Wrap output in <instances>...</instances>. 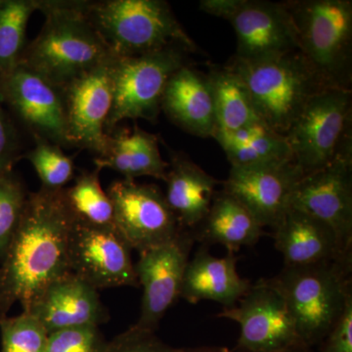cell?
Listing matches in <instances>:
<instances>
[{
    "label": "cell",
    "instance_id": "6da1fadb",
    "mask_svg": "<svg viewBox=\"0 0 352 352\" xmlns=\"http://www.w3.org/2000/svg\"><path fill=\"white\" fill-rule=\"evenodd\" d=\"M73 226L62 190L29 194L19 228L0 263V318L15 302L25 311L46 287L72 273L68 245Z\"/></svg>",
    "mask_w": 352,
    "mask_h": 352
},
{
    "label": "cell",
    "instance_id": "7a4b0ae2",
    "mask_svg": "<svg viewBox=\"0 0 352 352\" xmlns=\"http://www.w3.org/2000/svg\"><path fill=\"white\" fill-rule=\"evenodd\" d=\"M45 21L28 43L20 65L64 89L78 76L100 66L113 55L82 12L80 1L38 0Z\"/></svg>",
    "mask_w": 352,
    "mask_h": 352
},
{
    "label": "cell",
    "instance_id": "3957f363",
    "mask_svg": "<svg viewBox=\"0 0 352 352\" xmlns=\"http://www.w3.org/2000/svg\"><path fill=\"white\" fill-rule=\"evenodd\" d=\"M352 254L333 261L285 266L267 280L283 296L303 346L320 344L352 302Z\"/></svg>",
    "mask_w": 352,
    "mask_h": 352
},
{
    "label": "cell",
    "instance_id": "277c9868",
    "mask_svg": "<svg viewBox=\"0 0 352 352\" xmlns=\"http://www.w3.org/2000/svg\"><path fill=\"white\" fill-rule=\"evenodd\" d=\"M80 6L113 57L139 56L170 46L198 52L164 0H80Z\"/></svg>",
    "mask_w": 352,
    "mask_h": 352
},
{
    "label": "cell",
    "instance_id": "5b68a950",
    "mask_svg": "<svg viewBox=\"0 0 352 352\" xmlns=\"http://www.w3.org/2000/svg\"><path fill=\"white\" fill-rule=\"evenodd\" d=\"M244 82L258 119L285 135L312 97L326 89L300 50L258 62L231 60Z\"/></svg>",
    "mask_w": 352,
    "mask_h": 352
},
{
    "label": "cell",
    "instance_id": "8992f818",
    "mask_svg": "<svg viewBox=\"0 0 352 352\" xmlns=\"http://www.w3.org/2000/svg\"><path fill=\"white\" fill-rule=\"evenodd\" d=\"M298 47L327 88L351 90V0L283 1Z\"/></svg>",
    "mask_w": 352,
    "mask_h": 352
},
{
    "label": "cell",
    "instance_id": "52a82bcc",
    "mask_svg": "<svg viewBox=\"0 0 352 352\" xmlns=\"http://www.w3.org/2000/svg\"><path fill=\"white\" fill-rule=\"evenodd\" d=\"M351 122V90L326 88L312 97L284 135L305 175L352 154Z\"/></svg>",
    "mask_w": 352,
    "mask_h": 352
},
{
    "label": "cell",
    "instance_id": "ba28073f",
    "mask_svg": "<svg viewBox=\"0 0 352 352\" xmlns=\"http://www.w3.org/2000/svg\"><path fill=\"white\" fill-rule=\"evenodd\" d=\"M191 53L182 46H170L139 56L113 57V100L106 133L124 120L156 122L166 83L178 69L190 64Z\"/></svg>",
    "mask_w": 352,
    "mask_h": 352
},
{
    "label": "cell",
    "instance_id": "9c48e42d",
    "mask_svg": "<svg viewBox=\"0 0 352 352\" xmlns=\"http://www.w3.org/2000/svg\"><path fill=\"white\" fill-rule=\"evenodd\" d=\"M107 194L118 230L139 254L170 242L183 229L155 185L117 180L109 186Z\"/></svg>",
    "mask_w": 352,
    "mask_h": 352
},
{
    "label": "cell",
    "instance_id": "30bf717a",
    "mask_svg": "<svg viewBox=\"0 0 352 352\" xmlns=\"http://www.w3.org/2000/svg\"><path fill=\"white\" fill-rule=\"evenodd\" d=\"M217 316L239 324L236 351L275 352L303 346L283 296L267 280L251 286L238 307L224 308Z\"/></svg>",
    "mask_w": 352,
    "mask_h": 352
},
{
    "label": "cell",
    "instance_id": "8fae6325",
    "mask_svg": "<svg viewBox=\"0 0 352 352\" xmlns=\"http://www.w3.org/2000/svg\"><path fill=\"white\" fill-rule=\"evenodd\" d=\"M0 100L32 138L72 148L63 91L43 76L19 65L0 89Z\"/></svg>",
    "mask_w": 352,
    "mask_h": 352
},
{
    "label": "cell",
    "instance_id": "7c38bea8",
    "mask_svg": "<svg viewBox=\"0 0 352 352\" xmlns=\"http://www.w3.org/2000/svg\"><path fill=\"white\" fill-rule=\"evenodd\" d=\"M69 270L99 289L139 287L131 248L118 229L74 223L68 245Z\"/></svg>",
    "mask_w": 352,
    "mask_h": 352
},
{
    "label": "cell",
    "instance_id": "4fadbf2b",
    "mask_svg": "<svg viewBox=\"0 0 352 352\" xmlns=\"http://www.w3.org/2000/svg\"><path fill=\"white\" fill-rule=\"evenodd\" d=\"M194 240L191 231L182 229L175 239L139 254L134 270L143 296L138 327L156 331L164 315L180 298Z\"/></svg>",
    "mask_w": 352,
    "mask_h": 352
},
{
    "label": "cell",
    "instance_id": "5bb4252c",
    "mask_svg": "<svg viewBox=\"0 0 352 352\" xmlns=\"http://www.w3.org/2000/svg\"><path fill=\"white\" fill-rule=\"evenodd\" d=\"M289 207L330 227L342 249L352 252V154L303 175Z\"/></svg>",
    "mask_w": 352,
    "mask_h": 352
},
{
    "label": "cell",
    "instance_id": "9a60e30c",
    "mask_svg": "<svg viewBox=\"0 0 352 352\" xmlns=\"http://www.w3.org/2000/svg\"><path fill=\"white\" fill-rule=\"evenodd\" d=\"M305 175L294 160L251 166H231L226 193L236 199L261 227H275L289 208L296 185Z\"/></svg>",
    "mask_w": 352,
    "mask_h": 352
},
{
    "label": "cell",
    "instance_id": "2e32d148",
    "mask_svg": "<svg viewBox=\"0 0 352 352\" xmlns=\"http://www.w3.org/2000/svg\"><path fill=\"white\" fill-rule=\"evenodd\" d=\"M112 59L78 76L64 89L72 148L100 156L107 144L105 127L113 107Z\"/></svg>",
    "mask_w": 352,
    "mask_h": 352
},
{
    "label": "cell",
    "instance_id": "e0dca14e",
    "mask_svg": "<svg viewBox=\"0 0 352 352\" xmlns=\"http://www.w3.org/2000/svg\"><path fill=\"white\" fill-rule=\"evenodd\" d=\"M229 22L237 38L234 59L258 62L300 50L295 25L283 2L244 0Z\"/></svg>",
    "mask_w": 352,
    "mask_h": 352
},
{
    "label": "cell",
    "instance_id": "ac0fdd59",
    "mask_svg": "<svg viewBox=\"0 0 352 352\" xmlns=\"http://www.w3.org/2000/svg\"><path fill=\"white\" fill-rule=\"evenodd\" d=\"M25 312L36 317L48 333L65 329L99 327L110 318L98 291L73 273L46 287Z\"/></svg>",
    "mask_w": 352,
    "mask_h": 352
},
{
    "label": "cell",
    "instance_id": "d6986e66",
    "mask_svg": "<svg viewBox=\"0 0 352 352\" xmlns=\"http://www.w3.org/2000/svg\"><path fill=\"white\" fill-rule=\"evenodd\" d=\"M161 111L175 126L198 138H212L217 131L207 76L191 64L170 76L162 97Z\"/></svg>",
    "mask_w": 352,
    "mask_h": 352
},
{
    "label": "cell",
    "instance_id": "ffe728a7",
    "mask_svg": "<svg viewBox=\"0 0 352 352\" xmlns=\"http://www.w3.org/2000/svg\"><path fill=\"white\" fill-rule=\"evenodd\" d=\"M274 232L275 247L283 254L285 266L309 265L352 254L342 249L330 227L293 207Z\"/></svg>",
    "mask_w": 352,
    "mask_h": 352
},
{
    "label": "cell",
    "instance_id": "44dd1931",
    "mask_svg": "<svg viewBox=\"0 0 352 352\" xmlns=\"http://www.w3.org/2000/svg\"><path fill=\"white\" fill-rule=\"evenodd\" d=\"M236 264L237 258L232 254L215 258L207 249L199 250L187 264L180 298L193 305L207 300L224 308L235 307L252 286L240 276Z\"/></svg>",
    "mask_w": 352,
    "mask_h": 352
},
{
    "label": "cell",
    "instance_id": "7402d4cb",
    "mask_svg": "<svg viewBox=\"0 0 352 352\" xmlns=\"http://www.w3.org/2000/svg\"><path fill=\"white\" fill-rule=\"evenodd\" d=\"M94 164L98 170L110 168L129 180L151 176L164 182L168 170V164L160 151L157 136L138 126L116 127L108 134L105 150L95 157Z\"/></svg>",
    "mask_w": 352,
    "mask_h": 352
},
{
    "label": "cell",
    "instance_id": "603a6c76",
    "mask_svg": "<svg viewBox=\"0 0 352 352\" xmlns=\"http://www.w3.org/2000/svg\"><path fill=\"white\" fill-rule=\"evenodd\" d=\"M166 203L183 229L195 228L207 217L217 180L182 153L171 152Z\"/></svg>",
    "mask_w": 352,
    "mask_h": 352
},
{
    "label": "cell",
    "instance_id": "cb8c5ba5",
    "mask_svg": "<svg viewBox=\"0 0 352 352\" xmlns=\"http://www.w3.org/2000/svg\"><path fill=\"white\" fill-rule=\"evenodd\" d=\"M200 226L199 239L224 245L232 254L245 245L256 244L263 232L251 212L224 191L214 197Z\"/></svg>",
    "mask_w": 352,
    "mask_h": 352
},
{
    "label": "cell",
    "instance_id": "d4e9b609",
    "mask_svg": "<svg viewBox=\"0 0 352 352\" xmlns=\"http://www.w3.org/2000/svg\"><path fill=\"white\" fill-rule=\"evenodd\" d=\"M231 166H251L294 160L287 139L263 122L235 131H215L214 136Z\"/></svg>",
    "mask_w": 352,
    "mask_h": 352
},
{
    "label": "cell",
    "instance_id": "484cf974",
    "mask_svg": "<svg viewBox=\"0 0 352 352\" xmlns=\"http://www.w3.org/2000/svg\"><path fill=\"white\" fill-rule=\"evenodd\" d=\"M217 120V131H235L261 122L240 76L228 64L214 66L206 75Z\"/></svg>",
    "mask_w": 352,
    "mask_h": 352
},
{
    "label": "cell",
    "instance_id": "4316f807",
    "mask_svg": "<svg viewBox=\"0 0 352 352\" xmlns=\"http://www.w3.org/2000/svg\"><path fill=\"white\" fill-rule=\"evenodd\" d=\"M100 170H82L76 175L73 186L62 190L65 204L74 223L92 228L117 229L113 206L102 189Z\"/></svg>",
    "mask_w": 352,
    "mask_h": 352
},
{
    "label": "cell",
    "instance_id": "83f0119b",
    "mask_svg": "<svg viewBox=\"0 0 352 352\" xmlns=\"http://www.w3.org/2000/svg\"><path fill=\"white\" fill-rule=\"evenodd\" d=\"M36 11L38 0H0V89L20 65L28 23Z\"/></svg>",
    "mask_w": 352,
    "mask_h": 352
},
{
    "label": "cell",
    "instance_id": "f1b7e54d",
    "mask_svg": "<svg viewBox=\"0 0 352 352\" xmlns=\"http://www.w3.org/2000/svg\"><path fill=\"white\" fill-rule=\"evenodd\" d=\"M32 149L24 153L34 166L41 182V188L50 191H60L75 179L76 166L72 157L67 156L61 146L54 144L46 139L34 138Z\"/></svg>",
    "mask_w": 352,
    "mask_h": 352
},
{
    "label": "cell",
    "instance_id": "f546056e",
    "mask_svg": "<svg viewBox=\"0 0 352 352\" xmlns=\"http://www.w3.org/2000/svg\"><path fill=\"white\" fill-rule=\"evenodd\" d=\"M29 194L17 173L0 175V263L19 228Z\"/></svg>",
    "mask_w": 352,
    "mask_h": 352
},
{
    "label": "cell",
    "instance_id": "4dcf8cb0",
    "mask_svg": "<svg viewBox=\"0 0 352 352\" xmlns=\"http://www.w3.org/2000/svg\"><path fill=\"white\" fill-rule=\"evenodd\" d=\"M1 352H45L50 333L29 312L0 320Z\"/></svg>",
    "mask_w": 352,
    "mask_h": 352
},
{
    "label": "cell",
    "instance_id": "1f68e13d",
    "mask_svg": "<svg viewBox=\"0 0 352 352\" xmlns=\"http://www.w3.org/2000/svg\"><path fill=\"white\" fill-rule=\"evenodd\" d=\"M107 342L95 326L65 329L50 333L45 352H104Z\"/></svg>",
    "mask_w": 352,
    "mask_h": 352
},
{
    "label": "cell",
    "instance_id": "d6a6232c",
    "mask_svg": "<svg viewBox=\"0 0 352 352\" xmlns=\"http://www.w3.org/2000/svg\"><path fill=\"white\" fill-rule=\"evenodd\" d=\"M157 338L155 331L132 326L107 342L104 352H178Z\"/></svg>",
    "mask_w": 352,
    "mask_h": 352
},
{
    "label": "cell",
    "instance_id": "836d02e7",
    "mask_svg": "<svg viewBox=\"0 0 352 352\" xmlns=\"http://www.w3.org/2000/svg\"><path fill=\"white\" fill-rule=\"evenodd\" d=\"M22 141L12 116L0 100V175L13 171L23 159Z\"/></svg>",
    "mask_w": 352,
    "mask_h": 352
},
{
    "label": "cell",
    "instance_id": "e575fe53",
    "mask_svg": "<svg viewBox=\"0 0 352 352\" xmlns=\"http://www.w3.org/2000/svg\"><path fill=\"white\" fill-rule=\"evenodd\" d=\"M319 346V352H352V302Z\"/></svg>",
    "mask_w": 352,
    "mask_h": 352
},
{
    "label": "cell",
    "instance_id": "d590c367",
    "mask_svg": "<svg viewBox=\"0 0 352 352\" xmlns=\"http://www.w3.org/2000/svg\"><path fill=\"white\" fill-rule=\"evenodd\" d=\"M244 0H201L199 8L203 12L229 21Z\"/></svg>",
    "mask_w": 352,
    "mask_h": 352
},
{
    "label": "cell",
    "instance_id": "8d00e7d4",
    "mask_svg": "<svg viewBox=\"0 0 352 352\" xmlns=\"http://www.w3.org/2000/svg\"><path fill=\"white\" fill-rule=\"evenodd\" d=\"M178 352H233L226 347L221 346H201L194 349H179Z\"/></svg>",
    "mask_w": 352,
    "mask_h": 352
},
{
    "label": "cell",
    "instance_id": "74e56055",
    "mask_svg": "<svg viewBox=\"0 0 352 352\" xmlns=\"http://www.w3.org/2000/svg\"><path fill=\"white\" fill-rule=\"evenodd\" d=\"M233 352H247V351H235ZM275 352H312L311 349L305 346H298L294 347H289V349H284V351H275Z\"/></svg>",
    "mask_w": 352,
    "mask_h": 352
},
{
    "label": "cell",
    "instance_id": "f35d334b",
    "mask_svg": "<svg viewBox=\"0 0 352 352\" xmlns=\"http://www.w3.org/2000/svg\"><path fill=\"white\" fill-rule=\"evenodd\" d=\"M0 320H1V318H0Z\"/></svg>",
    "mask_w": 352,
    "mask_h": 352
}]
</instances>
